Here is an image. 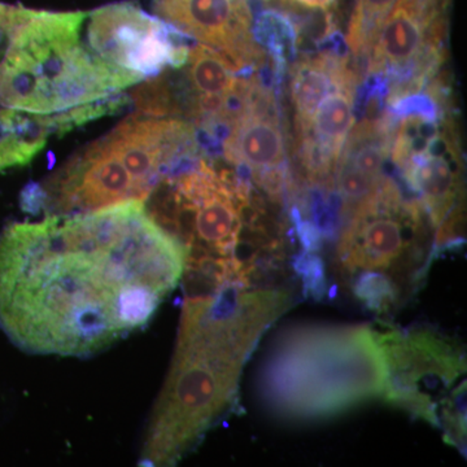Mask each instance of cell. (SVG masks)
Instances as JSON below:
<instances>
[{"label":"cell","instance_id":"1","mask_svg":"<svg viewBox=\"0 0 467 467\" xmlns=\"http://www.w3.org/2000/svg\"><path fill=\"white\" fill-rule=\"evenodd\" d=\"M181 243L143 202L0 234V327L33 355L88 358L149 324L182 279Z\"/></svg>","mask_w":467,"mask_h":467},{"label":"cell","instance_id":"2","mask_svg":"<svg viewBox=\"0 0 467 467\" xmlns=\"http://www.w3.org/2000/svg\"><path fill=\"white\" fill-rule=\"evenodd\" d=\"M227 285L186 297L167 380L150 417L140 462L173 466L232 408L243 368L276 319L290 292Z\"/></svg>","mask_w":467,"mask_h":467},{"label":"cell","instance_id":"3","mask_svg":"<svg viewBox=\"0 0 467 467\" xmlns=\"http://www.w3.org/2000/svg\"><path fill=\"white\" fill-rule=\"evenodd\" d=\"M204 158L192 122L135 113L24 190L26 212L77 214L144 202L165 178Z\"/></svg>","mask_w":467,"mask_h":467},{"label":"cell","instance_id":"4","mask_svg":"<svg viewBox=\"0 0 467 467\" xmlns=\"http://www.w3.org/2000/svg\"><path fill=\"white\" fill-rule=\"evenodd\" d=\"M386 387L382 349L364 326L288 328L270 347L259 377L266 408L295 420L337 416L382 399Z\"/></svg>","mask_w":467,"mask_h":467},{"label":"cell","instance_id":"5","mask_svg":"<svg viewBox=\"0 0 467 467\" xmlns=\"http://www.w3.org/2000/svg\"><path fill=\"white\" fill-rule=\"evenodd\" d=\"M86 16L29 9L0 58V107L52 115L140 85L91 50L82 34Z\"/></svg>","mask_w":467,"mask_h":467},{"label":"cell","instance_id":"6","mask_svg":"<svg viewBox=\"0 0 467 467\" xmlns=\"http://www.w3.org/2000/svg\"><path fill=\"white\" fill-rule=\"evenodd\" d=\"M387 367L383 400L444 430L445 441H466V358L451 340L431 331H377Z\"/></svg>","mask_w":467,"mask_h":467},{"label":"cell","instance_id":"7","mask_svg":"<svg viewBox=\"0 0 467 467\" xmlns=\"http://www.w3.org/2000/svg\"><path fill=\"white\" fill-rule=\"evenodd\" d=\"M423 208L405 195L398 182L384 177L379 192L344 223L337 266L344 281L358 275H379L398 285H416L423 252Z\"/></svg>","mask_w":467,"mask_h":467},{"label":"cell","instance_id":"8","mask_svg":"<svg viewBox=\"0 0 467 467\" xmlns=\"http://www.w3.org/2000/svg\"><path fill=\"white\" fill-rule=\"evenodd\" d=\"M450 0H399L380 26L368 76L389 79L387 103L417 94L435 78L444 57Z\"/></svg>","mask_w":467,"mask_h":467},{"label":"cell","instance_id":"9","mask_svg":"<svg viewBox=\"0 0 467 467\" xmlns=\"http://www.w3.org/2000/svg\"><path fill=\"white\" fill-rule=\"evenodd\" d=\"M85 39L109 67L138 82L186 63L192 38L134 3L104 5L86 16Z\"/></svg>","mask_w":467,"mask_h":467},{"label":"cell","instance_id":"10","mask_svg":"<svg viewBox=\"0 0 467 467\" xmlns=\"http://www.w3.org/2000/svg\"><path fill=\"white\" fill-rule=\"evenodd\" d=\"M221 155L236 173L250 178L269 195L279 196L285 186L284 131L275 95L259 79H252L247 100L227 134Z\"/></svg>","mask_w":467,"mask_h":467},{"label":"cell","instance_id":"11","mask_svg":"<svg viewBox=\"0 0 467 467\" xmlns=\"http://www.w3.org/2000/svg\"><path fill=\"white\" fill-rule=\"evenodd\" d=\"M156 16L225 55L245 76L254 75L263 51L252 36L250 0H152Z\"/></svg>","mask_w":467,"mask_h":467},{"label":"cell","instance_id":"12","mask_svg":"<svg viewBox=\"0 0 467 467\" xmlns=\"http://www.w3.org/2000/svg\"><path fill=\"white\" fill-rule=\"evenodd\" d=\"M395 130L396 119L386 112L378 117H362L347 138L346 150L335 167L333 183L342 202L344 220L379 192Z\"/></svg>","mask_w":467,"mask_h":467},{"label":"cell","instance_id":"13","mask_svg":"<svg viewBox=\"0 0 467 467\" xmlns=\"http://www.w3.org/2000/svg\"><path fill=\"white\" fill-rule=\"evenodd\" d=\"M358 84V76H353L328 92L306 130L299 134L301 161L312 182H328L334 173L355 125Z\"/></svg>","mask_w":467,"mask_h":467},{"label":"cell","instance_id":"14","mask_svg":"<svg viewBox=\"0 0 467 467\" xmlns=\"http://www.w3.org/2000/svg\"><path fill=\"white\" fill-rule=\"evenodd\" d=\"M86 122L88 115L82 107L52 115L0 109V171L29 164L52 134L67 133Z\"/></svg>","mask_w":467,"mask_h":467},{"label":"cell","instance_id":"15","mask_svg":"<svg viewBox=\"0 0 467 467\" xmlns=\"http://www.w3.org/2000/svg\"><path fill=\"white\" fill-rule=\"evenodd\" d=\"M353 76L358 75L340 48H324L321 54L301 58L295 66L291 84L299 134L306 130L328 92Z\"/></svg>","mask_w":467,"mask_h":467},{"label":"cell","instance_id":"16","mask_svg":"<svg viewBox=\"0 0 467 467\" xmlns=\"http://www.w3.org/2000/svg\"><path fill=\"white\" fill-rule=\"evenodd\" d=\"M252 36L254 42L265 46L275 58V78L281 79L287 58L296 50L297 24L287 15L278 11H265L254 18Z\"/></svg>","mask_w":467,"mask_h":467},{"label":"cell","instance_id":"17","mask_svg":"<svg viewBox=\"0 0 467 467\" xmlns=\"http://www.w3.org/2000/svg\"><path fill=\"white\" fill-rule=\"evenodd\" d=\"M399 0H358L350 17L347 45L356 57L370 52L380 26Z\"/></svg>","mask_w":467,"mask_h":467},{"label":"cell","instance_id":"18","mask_svg":"<svg viewBox=\"0 0 467 467\" xmlns=\"http://www.w3.org/2000/svg\"><path fill=\"white\" fill-rule=\"evenodd\" d=\"M295 267H296V272L303 276L306 294L315 297L325 296L326 270L324 263L318 256L306 252L297 257Z\"/></svg>","mask_w":467,"mask_h":467},{"label":"cell","instance_id":"19","mask_svg":"<svg viewBox=\"0 0 467 467\" xmlns=\"http://www.w3.org/2000/svg\"><path fill=\"white\" fill-rule=\"evenodd\" d=\"M29 14V9L21 5H8L0 3V58L5 54L9 38L15 29L20 26L21 21Z\"/></svg>","mask_w":467,"mask_h":467},{"label":"cell","instance_id":"20","mask_svg":"<svg viewBox=\"0 0 467 467\" xmlns=\"http://www.w3.org/2000/svg\"><path fill=\"white\" fill-rule=\"evenodd\" d=\"M292 2L297 3V5H303V7L326 11L334 3H337V0H292Z\"/></svg>","mask_w":467,"mask_h":467}]
</instances>
